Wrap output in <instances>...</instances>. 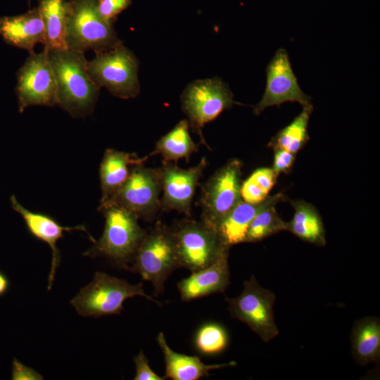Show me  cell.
Returning a JSON list of instances; mask_svg holds the SVG:
<instances>
[{"instance_id":"cell-1","label":"cell","mask_w":380,"mask_h":380,"mask_svg":"<svg viewBox=\"0 0 380 380\" xmlns=\"http://www.w3.org/2000/svg\"><path fill=\"white\" fill-rule=\"evenodd\" d=\"M46 51L55 76L56 104L74 118L90 114L100 88L89 75L84 53L69 49Z\"/></svg>"},{"instance_id":"cell-2","label":"cell","mask_w":380,"mask_h":380,"mask_svg":"<svg viewBox=\"0 0 380 380\" xmlns=\"http://www.w3.org/2000/svg\"><path fill=\"white\" fill-rule=\"evenodd\" d=\"M105 224L98 241L82 255L88 257H105L127 270L144 239L146 232L138 223L132 213L112 203L100 204Z\"/></svg>"},{"instance_id":"cell-3","label":"cell","mask_w":380,"mask_h":380,"mask_svg":"<svg viewBox=\"0 0 380 380\" xmlns=\"http://www.w3.org/2000/svg\"><path fill=\"white\" fill-rule=\"evenodd\" d=\"M134 296L161 305L160 301L146 293L142 283L131 284L125 279L96 272L91 281L80 289L70 304L81 316L100 317L120 315L125 301Z\"/></svg>"},{"instance_id":"cell-4","label":"cell","mask_w":380,"mask_h":380,"mask_svg":"<svg viewBox=\"0 0 380 380\" xmlns=\"http://www.w3.org/2000/svg\"><path fill=\"white\" fill-rule=\"evenodd\" d=\"M131 264L127 270L151 283L155 296L162 294L168 277L181 267L172 229L158 224L146 232Z\"/></svg>"},{"instance_id":"cell-5","label":"cell","mask_w":380,"mask_h":380,"mask_svg":"<svg viewBox=\"0 0 380 380\" xmlns=\"http://www.w3.org/2000/svg\"><path fill=\"white\" fill-rule=\"evenodd\" d=\"M87 70L99 88H106L116 97L129 99L140 93L139 61L121 41L96 53L93 59L88 61Z\"/></svg>"},{"instance_id":"cell-6","label":"cell","mask_w":380,"mask_h":380,"mask_svg":"<svg viewBox=\"0 0 380 380\" xmlns=\"http://www.w3.org/2000/svg\"><path fill=\"white\" fill-rule=\"evenodd\" d=\"M65 42L68 49L84 53L106 51L120 40L113 23L99 13L97 0H70Z\"/></svg>"},{"instance_id":"cell-7","label":"cell","mask_w":380,"mask_h":380,"mask_svg":"<svg viewBox=\"0 0 380 380\" xmlns=\"http://www.w3.org/2000/svg\"><path fill=\"white\" fill-rule=\"evenodd\" d=\"M182 108L188 118L189 127L197 134L201 142L208 146L203 134L204 126L217 118L224 110L241 104L234 100L228 85L215 77L197 80L189 83L181 96Z\"/></svg>"},{"instance_id":"cell-8","label":"cell","mask_w":380,"mask_h":380,"mask_svg":"<svg viewBox=\"0 0 380 380\" xmlns=\"http://www.w3.org/2000/svg\"><path fill=\"white\" fill-rule=\"evenodd\" d=\"M225 300L230 315L246 324L263 341L269 342L278 336L273 310L276 296L262 287L254 275L244 281L238 296Z\"/></svg>"},{"instance_id":"cell-9","label":"cell","mask_w":380,"mask_h":380,"mask_svg":"<svg viewBox=\"0 0 380 380\" xmlns=\"http://www.w3.org/2000/svg\"><path fill=\"white\" fill-rule=\"evenodd\" d=\"M242 163L232 159L204 184L201 195V222L216 229L219 222L241 200Z\"/></svg>"},{"instance_id":"cell-10","label":"cell","mask_w":380,"mask_h":380,"mask_svg":"<svg viewBox=\"0 0 380 380\" xmlns=\"http://www.w3.org/2000/svg\"><path fill=\"white\" fill-rule=\"evenodd\" d=\"M172 232L180 265L191 272L210 265L229 249L216 229L201 221H183Z\"/></svg>"},{"instance_id":"cell-11","label":"cell","mask_w":380,"mask_h":380,"mask_svg":"<svg viewBox=\"0 0 380 380\" xmlns=\"http://www.w3.org/2000/svg\"><path fill=\"white\" fill-rule=\"evenodd\" d=\"M160 168H150L144 163L135 165L123 186L106 202L122 207L139 219L150 220L161 207Z\"/></svg>"},{"instance_id":"cell-12","label":"cell","mask_w":380,"mask_h":380,"mask_svg":"<svg viewBox=\"0 0 380 380\" xmlns=\"http://www.w3.org/2000/svg\"><path fill=\"white\" fill-rule=\"evenodd\" d=\"M15 93L20 113L29 106L56 105V83L46 50L30 53L18 72Z\"/></svg>"},{"instance_id":"cell-13","label":"cell","mask_w":380,"mask_h":380,"mask_svg":"<svg viewBox=\"0 0 380 380\" xmlns=\"http://www.w3.org/2000/svg\"><path fill=\"white\" fill-rule=\"evenodd\" d=\"M266 86L261 100L254 106L253 113L260 114L270 106L287 102H298L303 106L311 104V98L300 89L286 51L279 49L266 68Z\"/></svg>"},{"instance_id":"cell-14","label":"cell","mask_w":380,"mask_h":380,"mask_svg":"<svg viewBox=\"0 0 380 380\" xmlns=\"http://www.w3.org/2000/svg\"><path fill=\"white\" fill-rule=\"evenodd\" d=\"M207 164L203 157L197 165L187 169L170 163L160 168L163 190L160 205L164 210H176L191 216L196 188Z\"/></svg>"},{"instance_id":"cell-15","label":"cell","mask_w":380,"mask_h":380,"mask_svg":"<svg viewBox=\"0 0 380 380\" xmlns=\"http://www.w3.org/2000/svg\"><path fill=\"white\" fill-rule=\"evenodd\" d=\"M10 201L13 209L24 220L29 232L36 239L47 243L51 249L52 258L47 286L48 290H51L56 272L61 262V253L56 243L63 236V233L74 230L83 231L88 234L89 239L93 243L96 240L89 233L84 225L63 227L46 214L27 210L18 201L14 195L11 196Z\"/></svg>"},{"instance_id":"cell-16","label":"cell","mask_w":380,"mask_h":380,"mask_svg":"<svg viewBox=\"0 0 380 380\" xmlns=\"http://www.w3.org/2000/svg\"><path fill=\"white\" fill-rule=\"evenodd\" d=\"M229 250L210 265L192 272L177 284L181 299L191 301L214 293H223L229 284Z\"/></svg>"},{"instance_id":"cell-17","label":"cell","mask_w":380,"mask_h":380,"mask_svg":"<svg viewBox=\"0 0 380 380\" xmlns=\"http://www.w3.org/2000/svg\"><path fill=\"white\" fill-rule=\"evenodd\" d=\"M0 35L8 44L30 53L37 44L44 45L45 28L39 8L18 15L0 18Z\"/></svg>"},{"instance_id":"cell-18","label":"cell","mask_w":380,"mask_h":380,"mask_svg":"<svg viewBox=\"0 0 380 380\" xmlns=\"http://www.w3.org/2000/svg\"><path fill=\"white\" fill-rule=\"evenodd\" d=\"M284 195L278 193L268 196L259 203H249L242 199L219 222L216 231L227 248L245 242L246 234L254 217L264 208L276 205L283 200Z\"/></svg>"},{"instance_id":"cell-19","label":"cell","mask_w":380,"mask_h":380,"mask_svg":"<svg viewBox=\"0 0 380 380\" xmlns=\"http://www.w3.org/2000/svg\"><path fill=\"white\" fill-rule=\"evenodd\" d=\"M148 157L140 158L135 153L106 149L99 168L102 193L100 203L108 201L126 182L132 168L144 163Z\"/></svg>"},{"instance_id":"cell-20","label":"cell","mask_w":380,"mask_h":380,"mask_svg":"<svg viewBox=\"0 0 380 380\" xmlns=\"http://www.w3.org/2000/svg\"><path fill=\"white\" fill-rule=\"evenodd\" d=\"M156 341L164 357L165 376L172 380H198L210 376L212 370L236 365L234 361L206 365L198 356L177 353L168 346L163 332L158 333Z\"/></svg>"},{"instance_id":"cell-21","label":"cell","mask_w":380,"mask_h":380,"mask_svg":"<svg viewBox=\"0 0 380 380\" xmlns=\"http://www.w3.org/2000/svg\"><path fill=\"white\" fill-rule=\"evenodd\" d=\"M354 359L361 365L377 362L380 357V322L376 317L357 321L350 335Z\"/></svg>"},{"instance_id":"cell-22","label":"cell","mask_w":380,"mask_h":380,"mask_svg":"<svg viewBox=\"0 0 380 380\" xmlns=\"http://www.w3.org/2000/svg\"><path fill=\"white\" fill-rule=\"evenodd\" d=\"M45 28L44 49H66V27L69 4L67 0H39L37 6Z\"/></svg>"},{"instance_id":"cell-23","label":"cell","mask_w":380,"mask_h":380,"mask_svg":"<svg viewBox=\"0 0 380 380\" xmlns=\"http://www.w3.org/2000/svg\"><path fill=\"white\" fill-rule=\"evenodd\" d=\"M294 214L286 222V230L308 243L323 246L326 244L325 230L316 208L303 201H291Z\"/></svg>"},{"instance_id":"cell-24","label":"cell","mask_w":380,"mask_h":380,"mask_svg":"<svg viewBox=\"0 0 380 380\" xmlns=\"http://www.w3.org/2000/svg\"><path fill=\"white\" fill-rule=\"evenodd\" d=\"M197 151L198 146L189 134V122L184 119L159 139L148 156L160 155L165 163L177 162L180 159H186L188 163L191 156Z\"/></svg>"},{"instance_id":"cell-25","label":"cell","mask_w":380,"mask_h":380,"mask_svg":"<svg viewBox=\"0 0 380 380\" xmlns=\"http://www.w3.org/2000/svg\"><path fill=\"white\" fill-rule=\"evenodd\" d=\"M312 110V104L303 106L302 111L293 121L271 139L269 146L273 149H284L295 154L303 148L309 139L308 127Z\"/></svg>"},{"instance_id":"cell-26","label":"cell","mask_w":380,"mask_h":380,"mask_svg":"<svg viewBox=\"0 0 380 380\" xmlns=\"http://www.w3.org/2000/svg\"><path fill=\"white\" fill-rule=\"evenodd\" d=\"M229 343V334L224 326L215 322H208L196 330L193 345L195 350L205 356H214L222 353Z\"/></svg>"},{"instance_id":"cell-27","label":"cell","mask_w":380,"mask_h":380,"mask_svg":"<svg viewBox=\"0 0 380 380\" xmlns=\"http://www.w3.org/2000/svg\"><path fill=\"white\" fill-rule=\"evenodd\" d=\"M275 205L264 208L254 217L248 227L245 242H257L286 230V222L279 215Z\"/></svg>"},{"instance_id":"cell-28","label":"cell","mask_w":380,"mask_h":380,"mask_svg":"<svg viewBox=\"0 0 380 380\" xmlns=\"http://www.w3.org/2000/svg\"><path fill=\"white\" fill-rule=\"evenodd\" d=\"M131 3L132 0H97V8L104 20L113 23Z\"/></svg>"},{"instance_id":"cell-29","label":"cell","mask_w":380,"mask_h":380,"mask_svg":"<svg viewBox=\"0 0 380 380\" xmlns=\"http://www.w3.org/2000/svg\"><path fill=\"white\" fill-rule=\"evenodd\" d=\"M135 375L134 380H164L165 376L158 375L148 364V360L142 350L134 357Z\"/></svg>"},{"instance_id":"cell-30","label":"cell","mask_w":380,"mask_h":380,"mask_svg":"<svg viewBox=\"0 0 380 380\" xmlns=\"http://www.w3.org/2000/svg\"><path fill=\"white\" fill-rule=\"evenodd\" d=\"M248 177L268 194L277 182V175L272 168L261 167L253 172Z\"/></svg>"},{"instance_id":"cell-31","label":"cell","mask_w":380,"mask_h":380,"mask_svg":"<svg viewBox=\"0 0 380 380\" xmlns=\"http://www.w3.org/2000/svg\"><path fill=\"white\" fill-rule=\"evenodd\" d=\"M268 194L257 186L249 177L241 183V199L249 203H259L263 201Z\"/></svg>"},{"instance_id":"cell-32","label":"cell","mask_w":380,"mask_h":380,"mask_svg":"<svg viewBox=\"0 0 380 380\" xmlns=\"http://www.w3.org/2000/svg\"><path fill=\"white\" fill-rule=\"evenodd\" d=\"M274 151L273 170L277 175L288 172L294 163L295 153L281 148H275Z\"/></svg>"},{"instance_id":"cell-33","label":"cell","mask_w":380,"mask_h":380,"mask_svg":"<svg viewBox=\"0 0 380 380\" xmlns=\"http://www.w3.org/2000/svg\"><path fill=\"white\" fill-rule=\"evenodd\" d=\"M13 380H42L43 376L36 370L27 367L15 358L12 364Z\"/></svg>"},{"instance_id":"cell-34","label":"cell","mask_w":380,"mask_h":380,"mask_svg":"<svg viewBox=\"0 0 380 380\" xmlns=\"http://www.w3.org/2000/svg\"><path fill=\"white\" fill-rule=\"evenodd\" d=\"M8 281L6 276L0 272V296L4 294L8 289Z\"/></svg>"}]
</instances>
